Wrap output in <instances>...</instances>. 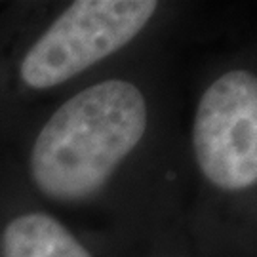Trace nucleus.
Wrapping results in <instances>:
<instances>
[{
	"instance_id": "3",
	"label": "nucleus",
	"mask_w": 257,
	"mask_h": 257,
	"mask_svg": "<svg viewBox=\"0 0 257 257\" xmlns=\"http://www.w3.org/2000/svg\"><path fill=\"white\" fill-rule=\"evenodd\" d=\"M196 162L206 179L225 191L248 189L257 179V80L229 71L206 90L194 118Z\"/></svg>"
},
{
	"instance_id": "1",
	"label": "nucleus",
	"mask_w": 257,
	"mask_h": 257,
	"mask_svg": "<svg viewBox=\"0 0 257 257\" xmlns=\"http://www.w3.org/2000/svg\"><path fill=\"white\" fill-rule=\"evenodd\" d=\"M147 128L143 93L126 80H105L76 93L40 130L31 172L57 200L93 194L136 149Z\"/></svg>"
},
{
	"instance_id": "2",
	"label": "nucleus",
	"mask_w": 257,
	"mask_h": 257,
	"mask_svg": "<svg viewBox=\"0 0 257 257\" xmlns=\"http://www.w3.org/2000/svg\"><path fill=\"white\" fill-rule=\"evenodd\" d=\"M155 0H78L29 50L21 78L52 88L126 46L153 18Z\"/></svg>"
},
{
	"instance_id": "4",
	"label": "nucleus",
	"mask_w": 257,
	"mask_h": 257,
	"mask_svg": "<svg viewBox=\"0 0 257 257\" xmlns=\"http://www.w3.org/2000/svg\"><path fill=\"white\" fill-rule=\"evenodd\" d=\"M4 257H92L59 221L27 213L8 225L2 240Z\"/></svg>"
}]
</instances>
